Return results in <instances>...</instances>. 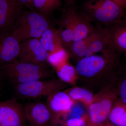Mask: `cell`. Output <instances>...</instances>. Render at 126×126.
Wrapping results in <instances>:
<instances>
[{
  "instance_id": "6da1fadb",
  "label": "cell",
  "mask_w": 126,
  "mask_h": 126,
  "mask_svg": "<svg viewBox=\"0 0 126 126\" xmlns=\"http://www.w3.org/2000/svg\"><path fill=\"white\" fill-rule=\"evenodd\" d=\"M2 77H5L14 86L40 80L50 77L51 72L45 63L33 64L17 59L13 63L0 67Z\"/></svg>"
},
{
  "instance_id": "7a4b0ae2",
  "label": "cell",
  "mask_w": 126,
  "mask_h": 126,
  "mask_svg": "<svg viewBox=\"0 0 126 126\" xmlns=\"http://www.w3.org/2000/svg\"><path fill=\"white\" fill-rule=\"evenodd\" d=\"M47 16L33 10L21 13L11 33L19 43L39 38L50 25Z\"/></svg>"
},
{
  "instance_id": "3957f363",
  "label": "cell",
  "mask_w": 126,
  "mask_h": 126,
  "mask_svg": "<svg viewBox=\"0 0 126 126\" xmlns=\"http://www.w3.org/2000/svg\"><path fill=\"white\" fill-rule=\"evenodd\" d=\"M85 14L91 21L104 25L124 18L123 9L112 0H92L84 6Z\"/></svg>"
},
{
  "instance_id": "277c9868",
  "label": "cell",
  "mask_w": 126,
  "mask_h": 126,
  "mask_svg": "<svg viewBox=\"0 0 126 126\" xmlns=\"http://www.w3.org/2000/svg\"><path fill=\"white\" fill-rule=\"evenodd\" d=\"M14 87L16 96L19 99H34L48 97L60 91L63 84L56 80H39L24 83Z\"/></svg>"
},
{
  "instance_id": "5b68a950",
  "label": "cell",
  "mask_w": 126,
  "mask_h": 126,
  "mask_svg": "<svg viewBox=\"0 0 126 126\" xmlns=\"http://www.w3.org/2000/svg\"><path fill=\"white\" fill-rule=\"evenodd\" d=\"M100 28L109 48L118 55L126 56V18L104 25Z\"/></svg>"
},
{
  "instance_id": "8992f818",
  "label": "cell",
  "mask_w": 126,
  "mask_h": 126,
  "mask_svg": "<svg viewBox=\"0 0 126 126\" xmlns=\"http://www.w3.org/2000/svg\"><path fill=\"white\" fill-rule=\"evenodd\" d=\"M23 106L27 123L30 126H54L55 115L46 103L31 102Z\"/></svg>"
},
{
  "instance_id": "52a82bcc",
  "label": "cell",
  "mask_w": 126,
  "mask_h": 126,
  "mask_svg": "<svg viewBox=\"0 0 126 126\" xmlns=\"http://www.w3.org/2000/svg\"><path fill=\"white\" fill-rule=\"evenodd\" d=\"M104 54L105 58L93 55L79 60L75 68L77 73L83 77H93L104 70L108 63H116L119 56L111 51Z\"/></svg>"
},
{
  "instance_id": "ba28073f",
  "label": "cell",
  "mask_w": 126,
  "mask_h": 126,
  "mask_svg": "<svg viewBox=\"0 0 126 126\" xmlns=\"http://www.w3.org/2000/svg\"><path fill=\"white\" fill-rule=\"evenodd\" d=\"M24 106L16 99L1 102L0 107V126H27Z\"/></svg>"
},
{
  "instance_id": "9c48e42d",
  "label": "cell",
  "mask_w": 126,
  "mask_h": 126,
  "mask_svg": "<svg viewBox=\"0 0 126 126\" xmlns=\"http://www.w3.org/2000/svg\"><path fill=\"white\" fill-rule=\"evenodd\" d=\"M20 50L18 59L35 64L45 63L48 53L43 47L39 39H29L20 43Z\"/></svg>"
},
{
  "instance_id": "30bf717a",
  "label": "cell",
  "mask_w": 126,
  "mask_h": 126,
  "mask_svg": "<svg viewBox=\"0 0 126 126\" xmlns=\"http://www.w3.org/2000/svg\"><path fill=\"white\" fill-rule=\"evenodd\" d=\"M18 0H0V33H11L21 14Z\"/></svg>"
},
{
  "instance_id": "8fae6325",
  "label": "cell",
  "mask_w": 126,
  "mask_h": 126,
  "mask_svg": "<svg viewBox=\"0 0 126 126\" xmlns=\"http://www.w3.org/2000/svg\"><path fill=\"white\" fill-rule=\"evenodd\" d=\"M116 94H110L89 105L88 122L95 125H101L108 121L109 116L115 103L117 101Z\"/></svg>"
},
{
  "instance_id": "7c38bea8",
  "label": "cell",
  "mask_w": 126,
  "mask_h": 126,
  "mask_svg": "<svg viewBox=\"0 0 126 126\" xmlns=\"http://www.w3.org/2000/svg\"><path fill=\"white\" fill-rule=\"evenodd\" d=\"M20 50V43L11 33H0V67L18 59Z\"/></svg>"
},
{
  "instance_id": "4fadbf2b",
  "label": "cell",
  "mask_w": 126,
  "mask_h": 126,
  "mask_svg": "<svg viewBox=\"0 0 126 126\" xmlns=\"http://www.w3.org/2000/svg\"><path fill=\"white\" fill-rule=\"evenodd\" d=\"M46 103L54 113L56 123L70 112L75 102L65 92H56L47 97Z\"/></svg>"
},
{
  "instance_id": "5bb4252c",
  "label": "cell",
  "mask_w": 126,
  "mask_h": 126,
  "mask_svg": "<svg viewBox=\"0 0 126 126\" xmlns=\"http://www.w3.org/2000/svg\"><path fill=\"white\" fill-rule=\"evenodd\" d=\"M74 9H69L63 14L58 30L63 47L67 50L73 43L74 32Z\"/></svg>"
},
{
  "instance_id": "9a60e30c",
  "label": "cell",
  "mask_w": 126,
  "mask_h": 126,
  "mask_svg": "<svg viewBox=\"0 0 126 126\" xmlns=\"http://www.w3.org/2000/svg\"><path fill=\"white\" fill-rule=\"evenodd\" d=\"M92 21L84 12L74 11V32L73 42L85 38L94 32Z\"/></svg>"
},
{
  "instance_id": "2e32d148",
  "label": "cell",
  "mask_w": 126,
  "mask_h": 126,
  "mask_svg": "<svg viewBox=\"0 0 126 126\" xmlns=\"http://www.w3.org/2000/svg\"><path fill=\"white\" fill-rule=\"evenodd\" d=\"M39 39L44 48L48 54L63 48L58 29H55L50 25Z\"/></svg>"
},
{
  "instance_id": "e0dca14e",
  "label": "cell",
  "mask_w": 126,
  "mask_h": 126,
  "mask_svg": "<svg viewBox=\"0 0 126 126\" xmlns=\"http://www.w3.org/2000/svg\"><path fill=\"white\" fill-rule=\"evenodd\" d=\"M98 32V29H96L93 33L85 38L73 42L67 50L69 54L79 58H84L88 46L96 36Z\"/></svg>"
},
{
  "instance_id": "ac0fdd59",
  "label": "cell",
  "mask_w": 126,
  "mask_h": 126,
  "mask_svg": "<svg viewBox=\"0 0 126 126\" xmlns=\"http://www.w3.org/2000/svg\"><path fill=\"white\" fill-rule=\"evenodd\" d=\"M108 121L116 126H126V105L118 99L115 103L108 118Z\"/></svg>"
},
{
  "instance_id": "d6986e66",
  "label": "cell",
  "mask_w": 126,
  "mask_h": 126,
  "mask_svg": "<svg viewBox=\"0 0 126 126\" xmlns=\"http://www.w3.org/2000/svg\"><path fill=\"white\" fill-rule=\"evenodd\" d=\"M105 36L101 28L98 29V33L88 46L85 57L93 55L98 52H105L108 49Z\"/></svg>"
},
{
  "instance_id": "ffe728a7",
  "label": "cell",
  "mask_w": 126,
  "mask_h": 126,
  "mask_svg": "<svg viewBox=\"0 0 126 126\" xmlns=\"http://www.w3.org/2000/svg\"><path fill=\"white\" fill-rule=\"evenodd\" d=\"M58 77L64 82L73 84L77 79V72L73 66L67 63L56 68Z\"/></svg>"
},
{
  "instance_id": "44dd1931",
  "label": "cell",
  "mask_w": 126,
  "mask_h": 126,
  "mask_svg": "<svg viewBox=\"0 0 126 126\" xmlns=\"http://www.w3.org/2000/svg\"><path fill=\"white\" fill-rule=\"evenodd\" d=\"M74 101H80L87 105L93 102L92 94L88 90L82 88H73L65 92Z\"/></svg>"
},
{
  "instance_id": "7402d4cb",
  "label": "cell",
  "mask_w": 126,
  "mask_h": 126,
  "mask_svg": "<svg viewBox=\"0 0 126 126\" xmlns=\"http://www.w3.org/2000/svg\"><path fill=\"white\" fill-rule=\"evenodd\" d=\"M69 56L67 50L62 48L49 53L46 61L56 68L67 63Z\"/></svg>"
},
{
  "instance_id": "603a6c76",
  "label": "cell",
  "mask_w": 126,
  "mask_h": 126,
  "mask_svg": "<svg viewBox=\"0 0 126 126\" xmlns=\"http://www.w3.org/2000/svg\"><path fill=\"white\" fill-rule=\"evenodd\" d=\"M33 5L34 8L37 9L39 12L46 16L52 12L47 0H33Z\"/></svg>"
},
{
  "instance_id": "cb8c5ba5",
  "label": "cell",
  "mask_w": 126,
  "mask_h": 126,
  "mask_svg": "<svg viewBox=\"0 0 126 126\" xmlns=\"http://www.w3.org/2000/svg\"><path fill=\"white\" fill-rule=\"evenodd\" d=\"M88 118L85 117L81 118H70L64 122L63 126H87Z\"/></svg>"
},
{
  "instance_id": "d4e9b609",
  "label": "cell",
  "mask_w": 126,
  "mask_h": 126,
  "mask_svg": "<svg viewBox=\"0 0 126 126\" xmlns=\"http://www.w3.org/2000/svg\"><path fill=\"white\" fill-rule=\"evenodd\" d=\"M118 92L120 100L126 105V77L123 78L119 83Z\"/></svg>"
},
{
  "instance_id": "484cf974",
  "label": "cell",
  "mask_w": 126,
  "mask_h": 126,
  "mask_svg": "<svg viewBox=\"0 0 126 126\" xmlns=\"http://www.w3.org/2000/svg\"><path fill=\"white\" fill-rule=\"evenodd\" d=\"M48 4L52 12L58 8L60 5V0H47Z\"/></svg>"
},
{
  "instance_id": "4316f807",
  "label": "cell",
  "mask_w": 126,
  "mask_h": 126,
  "mask_svg": "<svg viewBox=\"0 0 126 126\" xmlns=\"http://www.w3.org/2000/svg\"><path fill=\"white\" fill-rule=\"evenodd\" d=\"M22 5H24L29 7L31 10H33V0H18Z\"/></svg>"
},
{
  "instance_id": "83f0119b",
  "label": "cell",
  "mask_w": 126,
  "mask_h": 126,
  "mask_svg": "<svg viewBox=\"0 0 126 126\" xmlns=\"http://www.w3.org/2000/svg\"><path fill=\"white\" fill-rule=\"evenodd\" d=\"M114 1L116 4L123 9L125 7L124 6V0H112Z\"/></svg>"
},
{
  "instance_id": "f1b7e54d",
  "label": "cell",
  "mask_w": 126,
  "mask_h": 126,
  "mask_svg": "<svg viewBox=\"0 0 126 126\" xmlns=\"http://www.w3.org/2000/svg\"><path fill=\"white\" fill-rule=\"evenodd\" d=\"M102 126H116L110 123L108 121H107L105 123L102 125Z\"/></svg>"
},
{
  "instance_id": "f546056e",
  "label": "cell",
  "mask_w": 126,
  "mask_h": 126,
  "mask_svg": "<svg viewBox=\"0 0 126 126\" xmlns=\"http://www.w3.org/2000/svg\"><path fill=\"white\" fill-rule=\"evenodd\" d=\"M76 0H66V2H67L68 5H69L73 4Z\"/></svg>"
},
{
  "instance_id": "4dcf8cb0",
  "label": "cell",
  "mask_w": 126,
  "mask_h": 126,
  "mask_svg": "<svg viewBox=\"0 0 126 126\" xmlns=\"http://www.w3.org/2000/svg\"><path fill=\"white\" fill-rule=\"evenodd\" d=\"M2 74H1V72L0 70V86L1 84V80H2Z\"/></svg>"
},
{
  "instance_id": "1f68e13d",
  "label": "cell",
  "mask_w": 126,
  "mask_h": 126,
  "mask_svg": "<svg viewBox=\"0 0 126 126\" xmlns=\"http://www.w3.org/2000/svg\"><path fill=\"white\" fill-rule=\"evenodd\" d=\"M124 6L126 7V0H124Z\"/></svg>"
},
{
  "instance_id": "d6a6232c",
  "label": "cell",
  "mask_w": 126,
  "mask_h": 126,
  "mask_svg": "<svg viewBox=\"0 0 126 126\" xmlns=\"http://www.w3.org/2000/svg\"><path fill=\"white\" fill-rule=\"evenodd\" d=\"M1 102H2L1 101L0 99V107L1 104Z\"/></svg>"
}]
</instances>
